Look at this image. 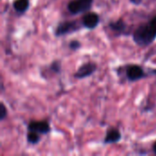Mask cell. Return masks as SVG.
Segmentation results:
<instances>
[{
	"instance_id": "cell-1",
	"label": "cell",
	"mask_w": 156,
	"mask_h": 156,
	"mask_svg": "<svg viewBox=\"0 0 156 156\" xmlns=\"http://www.w3.org/2000/svg\"><path fill=\"white\" fill-rule=\"evenodd\" d=\"M155 37L156 29L150 23L139 27L133 33L134 42L141 47L150 45L154 40Z\"/></svg>"
},
{
	"instance_id": "cell-2",
	"label": "cell",
	"mask_w": 156,
	"mask_h": 156,
	"mask_svg": "<svg viewBox=\"0 0 156 156\" xmlns=\"http://www.w3.org/2000/svg\"><path fill=\"white\" fill-rule=\"evenodd\" d=\"M92 1L93 0H72L69 2L68 9L71 14H80L88 11L90 8Z\"/></svg>"
},
{
	"instance_id": "cell-3",
	"label": "cell",
	"mask_w": 156,
	"mask_h": 156,
	"mask_svg": "<svg viewBox=\"0 0 156 156\" xmlns=\"http://www.w3.org/2000/svg\"><path fill=\"white\" fill-rule=\"evenodd\" d=\"M79 29V26L77 22L75 21H69V22H63L60 23L57 29H56V35L57 36H63L71 32H74Z\"/></svg>"
},
{
	"instance_id": "cell-4",
	"label": "cell",
	"mask_w": 156,
	"mask_h": 156,
	"mask_svg": "<svg viewBox=\"0 0 156 156\" xmlns=\"http://www.w3.org/2000/svg\"><path fill=\"white\" fill-rule=\"evenodd\" d=\"M144 75L145 74H144V69L137 65H132V66L127 67L126 76H127L128 80L131 81L139 80L143 79L144 77Z\"/></svg>"
},
{
	"instance_id": "cell-5",
	"label": "cell",
	"mask_w": 156,
	"mask_h": 156,
	"mask_svg": "<svg viewBox=\"0 0 156 156\" xmlns=\"http://www.w3.org/2000/svg\"><path fill=\"white\" fill-rule=\"evenodd\" d=\"M96 64L92 63V62H89L86 63L82 66L80 67V69H78V71L75 73V78L77 79H84L86 77L90 76L91 74H93L96 70Z\"/></svg>"
},
{
	"instance_id": "cell-6",
	"label": "cell",
	"mask_w": 156,
	"mask_h": 156,
	"mask_svg": "<svg viewBox=\"0 0 156 156\" xmlns=\"http://www.w3.org/2000/svg\"><path fill=\"white\" fill-rule=\"evenodd\" d=\"M28 131L41 134H47L50 132V127L47 122H31L28 124Z\"/></svg>"
},
{
	"instance_id": "cell-7",
	"label": "cell",
	"mask_w": 156,
	"mask_h": 156,
	"mask_svg": "<svg viewBox=\"0 0 156 156\" xmlns=\"http://www.w3.org/2000/svg\"><path fill=\"white\" fill-rule=\"evenodd\" d=\"M99 21H100V17L96 13H88L87 15L83 16V19H82V23L84 27L90 29L95 28L98 26Z\"/></svg>"
},
{
	"instance_id": "cell-8",
	"label": "cell",
	"mask_w": 156,
	"mask_h": 156,
	"mask_svg": "<svg viewBox=\"0 0 156 156\" xmlns=\"http://www.w3.org/2000/svg\"><path fill=\"white\" fill-rule=\"evenodd\" d=\"M122 138L121 133L117 129H111L107 132L106 137L104 139L105 144H114L118 143Z\"/></svg>"
},
{
	"instance_id": "cell-9",
	"label": "cell",
	"mask_w": 156,
	"mask_h": 156,
	"mask_svg": "<svg viewBox=\"0 0 156 156\" xmlns=\"http://www.w3.org/2000/svg\"><path fill=\"white\" fill-rule=\"evenodd\" d=\"M13 5L16 12L24 13L29 6V1L28 0H16Z\"/></svg>"
},
{
	"instance_id": "cell-10",
	"label": "cell",
	"mask_w": 156,
	"mask_h": 156,
	"mask_svg": "<svg viewBox=\"0 0 156 156\" xmlns=\"http://www.w3.org/2000/svg\"><path fill=\"white\" fill-rule=\"evenodd\" d=\"M109 27L114 30V31H118V32H122L125 29V23L122 20V19H119L117 21H114V22H111L109 24Z\"/></svg>"
},
{
	"instance_id": "cell-11",
	"label": "cell",
	"mask_w": 156,
	"mask_h": 156,
	"mask_svg": "<svg viewBox=\"0 0 156 156\" xmlns=\"http://www.w3.org/2000/svg\"><path fill=\"white\" fill-rule=\"evenodd\" d=\"M27 142L31 144H36L38 143L40 137H39V133H35V132H29L28 131V133H27Z\"/></svg>"
},
{
	"instance_id": "cell-12",
	"label": "cell",
	"mask_w": 156,
	"mask_h": 156,
	"mask_svg": "<svg viewBox=\"0 0 156 156\" xmlns=\"http://www.w3.org/2000/svg\"><path fill=\"white\" fill-rule=\"evenodd\" d=\"M69 47H70L71 49L76 50V49H78V48H80V43L78 40H73V41H71L69 43Z\"/></svg>"
},
{
	"instance_id": "cell-13",
	"label": "cell",
	"mask_w": 156,
	"mask_h": 156,
	"mask_svg": "<svg viewBox=\"0 0 156 156\" xmlns=\"http://www.w3.org/2000/svg\"><path fill=\"white\" fill-rule=\"evenodd\" d=\"M51 69L54 70L55 72H59L60 70V63L58 61H54L52 64H51Z\"/></svg>"
},
{
	"instance_id": "cell-14",
	"label": "cell",
	"mask_w": 156,
	"mask_h": 156,
	"mask_svg": "<svg viewBox=\"0 0 156 156\" xmlns=\"http://www.w3.org/2000/svg\"><path fill=\"white\" fill-rule=\"evenodd\" d=\"M0 108H1V116H0V119L1 120H4L6 116V109L5 107V105L3 103H1L0 105Z\"/></svg>"
},
{
	"instance_id": "cell-15",
	"label": "cell",
	"mask_w": 156,
	"mask_h": 156,
	"mask_svg": "<svg viewBox=\"0 0 156 156\" xmlns=\"http://www.w3.org/2000/svg\"><path fill=\"white\" fill-rule=\"evenodd\" d=\"M149 23H150V24H151V25H152V26H153V27H154L156 29V16H154V17H153V18H152V20H151Z\"/></svg>"
},
{
	"instance_id": "cell-16",
	"label": "cell",
	"mask_w": 156,
	"mask_h": 156,
	"mask_svg": "<svg viewBox=\"0 0 156 156\" xmlns=\"http://www.w3.org/2000/svg\"><path fill=\"white\" fill-rule=\"evenodd\" d=\"M132 3H133V4H135V5H139V4H141L142 3V0H130Z\"/></svg>"
},
{
	"instance_id": "cell-17",
	"label": "cell",
	"mask_w": 156,
	"mask_h": 156,
	"mask_svg": "<svg viewBox=\"0 0 156 156\" xmlns=\"http://www.w3.org/2000/svg\"><path fill=\"white\" fill-rule=\"evenodd\" d=\"M154 152L155 153V154H156V142H155V144H154Z\"/></svg>"
},
{
	"instance_id": "cell-18",
	"label": "cell",
	"mask_w": 156,
	"mask_h": 156,
	"mask_svg": "<svg viewBox=\"0 0 156 156\" xmlns=\"http://www.w3.org/2000/svg\"><path fill=\"white\" fill-rule=\"evenodd\" d=\"M152 73H154V74H156V69L153 70V71H152Z\"/></svg>"
}]
</instances>
